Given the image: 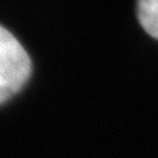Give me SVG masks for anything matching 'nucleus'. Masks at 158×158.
Masks as SVG:
<instances>
[{"mask_svg": "<svg viewBox=\"0 0 158 158\" xmlns=\"http://www.w3.org/2000/svg\"><path fill=\"white\" fill-rule=\"evenodd\" d=\"M31 73V60L18 39L0 25V103L14 96Z\"/></svg>", "mask_w": 158, "mask_h": 158, "instance_id": "1", "label": "nucleus"}, {"mask_svg": "<svg viewBox=\"0 0 158 158\" xmlns=\"http://www.w3.org/2000/svg\"><path fill=\"white\" fill-rule=\"evenodd\" d=\"M137 14L142 27L158 39V0H138Z\"/></svg>", "mask_w": 158, "mask_h": 158, "instance_id": "2", "label": "nucleus"}]
</instances>
